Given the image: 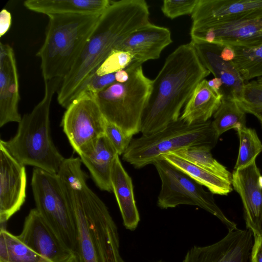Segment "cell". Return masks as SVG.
<instances>
[{
	"mask_svg": "<svg viewBox=\"0 0 262 262\" xmlns=\"http://www.w3.org/2000/svg\"><path fill=\"white\" fill-rule=\"evenodd\" d=\"M149 7L144 0L111 1L82 51L57 91V101L68 107L84 81L129 35L150 23Z\"/></svg>",
	"mask_w": 262,
	"mask_h": 262,
	"instance_id": "6da1fadb",
	"label": "cell"
},
{
	"mask_svg": "<svg viewBox=\"0 0 262 262\" xmlns=\"http://www.w3.org/2000/svg\"><path fill=\"white\" fill-rule=\"evenodd\" d=\"M210 74L191 41L180 46L169 55L152 80L141 121L142 135L157 133L178 120L182 108L198 84Z\"/></svg>",
	"mask_w": 262,
	"mask_h": 262,
	"instance_id": "7a4b0ae2",
	"label": "cell"
},
{
	"mask_svg": "<svg viewBox=\"0 0 262 262\" xmlns=\"http://www.w3.org/2000/svg\"><path fill=\"white\" fill-rule=\"evenodd\" d=\"M87 176L72 172L61 179L77 230L80 262H125L117 226L102 200L88 186Z\"/></svg>",
	"mask_w": 262,
	"mask_h": 262,
	"instance_id": "3957f363",
	"label": "cell"
},
{
	"mask_svg": "<svg viewBox=\"0 0 262 262\" xmlns=\"http://www.w3.org/2000/svg\"><path fill=\"white\" fill-rule=\"evenodd\" d=\"M62 78L45 81L42 100L18 123L15 135L7 141L0 140L7 151L19 163L57 173L65 158L55 147L51 137L50 110L53 96Z\"/></svg>",
	"mask_w": 262,
	"mask_h": 262,
	"instance_id": "277c9868",
	"label": "cell"
},
{
	"mask_svg": "<svg viewBox=\"0 0 262 262\" xmlns=\"http://www.w3.org/2000/svg\"><path fill=\"white\" fill-rule=\"evenodd\" d=\"M102 14L48 17L45 38L36 53L44 80L63 79L69 74Z\"/></svg>",
	"mask_w": 262,
	"mask_h": 262,
	"instance_id": "5b68a950",
	"label": "cell"
},
{
	"mask_svg": "<svg viewBox=\"0 0 262 262\" xmlns=\"http://www.w3.org/2000/svg\"><path fill=\"white\" fill-rule=\"evenodd\" d=\"M219 138L211 120L189 124L179 118L157 133L133 138L122 158L135 168H141L161 160L164 155L184 149H212Z\"/></svg>",
	"mask_w": 262,
	"mask_h": 262,
	"instance_id": "8992f818",
	"label": "cell"
},
{
	"mask_svg": "<svg viewBox=\"0 0 262 262\" xmlns=\"http://www.w3.org/2000/svg\"><path fill=\"white\" fill-rule=\"evenodd\" d=\"M123 83L115 82L94 96L105 119L133 136L140 132L143 112L152 90V80L147 78L142 65H129Z\"/></svg>",
	"mask_w": 262,
	"mask_h": 262,
	"instance_id": "52a82bcc",
	"label": "cell"
},
{
	"mask_svg": "<svg viewBox=\"0 0 262 262\" xmlns=\"http://www.w3.org/2000/svg\"><path fill=\"white\" fill-rule=\"evenodd\" d=\"M31 187L36 209L61 242L77 249V230L73 211L57 173L34 168Z\"/></svg>",
	"mask_w": 262,
	"mask_h": 262,
	"instance_id": "ba28073f",
	"label": "cell"
},
{
	"mask_svg": "<svg viewBox=\"0 0 262 262\" xmlns=\"http://www.w3.org/2000/svg\"><path fill=\"white\" fill-rule=\"evenodd\" d=\"M161 182L158 206L162 209L180 205L198 206L218 218L228 230L237 228L236 224L224 214L216 204L213 194L187 174L164 159L155 162Z\"/></svg>",
	"mask_w": 262,
	"mask_h": 262,
	"instance_id": "9c48e42d",
	"label": "cell"
},
{
	"mask_svg": "<svg viewBox=\"0 0 262 262\" xmlns=\"http://www.w3.org/2000/svg\"><path fill=\"white\" fill-rule=\"evenodd\" d=\"M106 119L94 96L79 94L66 108L61 126L78 155L104 134Z\"/></svg>",
	"mask_w": 262,
	"mask_h": 262,
	"instance_id": "30bf717a",
	"label": "cell"
},
{
	"mask_svg": "<svg viewBox=\"0 0 262 262\" xmlns=\"http://www.w3.org/2000/svg\"><path fill=\"white\" fill-rule=\"evenodd\" d=\"M191 41L229 47L262 44V14L210 26L191 28Z\"/></svg>",
	"mask_w": 262,
	"mask_h": 262,
	"instance_id": "8fae6325",
	"label": "cell"
},
{
	"mask_svg": "<svg viewBox=\"0 0 262 262\" xmlns=\"http://www.w3.org/2000/svg\"><path fill=\"white\" fill-rule=\"evenodd\" d=\"M25 166L0 144V224L6 229L9 219L19 211L26 198Z\"/></svg>",
	"mask_w": 262,
	"mask_h": 262,
	"instance_id": "7c38bea8",
	"label": "cell"
},
{
	"mask_svg": "<svg viewBox=\"0 0 262 262\" xmlns=\"http://www.w3.org/2000/svg\"><path fill=\"white\" fill-rule=\"evenodd\" d=\"M17 237L52 262H71L76 254L61 242L36 208L31 209L26 217L22 231Z\"/></svg>",
	"mask_w": 262,
	"mask_h": 262,
	"instance_id": "4fadbf2b",
	"label": "cell"
},
{
	"mask_svg": "<svg viewBox=\"0 0 262 262\" xmlns=\"http://www.w3.org/2000/svg\"><path fill=\"white\" fill-rule=\"evenodd\" d=\"M262 14V0H198L191 14V28L215 24Z\"/></svg>",
	"mask_w": 262,
	"mask_h": 262,
	"instance_id": "5bb4252c",
	"label": "cell"
},
{
	"mask_svg": "<svg viewBox=\"0 0 262 262\" xmlns=\"http://www.w3.org/2000/svg\"><path fill=\"white\" fill-rule=\"evenodd\" d=\"M260 176L255 161L247 167L233 170L231 183L243 203L246 228L253 235L262 237V187L258 183Z\"/></svg>",
	"mask_w": 262,
	"mask_h": 262,
	"instance_id": "9a60e30c",
	"label": "cell"
},
{
	"mask_svg": "<svg viewBox=\"0 0 262 262\" xmlns=\"http://www.w3.org/2000/svg\"><path fill=\"white\" fill-rule=\"evenodd\" d=\"M18 75L13 48L0 43V127L10 122L19 123L20 100Z\"/></svg>",
	"mask_w": 262,
	"mask_h": 262,
	"instance_id": "2e32d148",
	"label": "cell"
},
{
	"mask_svg": "<svg viewBox=\"0 0 262 262\" xmlns=\"http://www.w3.org/2000/svg\"><path fill=\"white\" fill-rule=\"evenodd\" d=\"M205 67L215 78H219L223 86L221 92L234 100L241 95L245 82L232 61L221 56L224 46L205 42L191 41Z\"/></svg>",
	"mask_w": 262,
	"mask_h": 262,
	"instance_id": "e0dca14e",
	"label": "cell"
},
{
	"mask_svg": "<svg viewBox=\"0 0 262 262\" xmlns=\"http://www.w3.org/2000/svg\"><path fill=\"white\" fill-rule=\"evenodd\" d=\"M172 41L168 28L150 23L134 32L114 50L130 52L134 55L130 64L142 65L147 60L159 58L163 49Z\"/></svg>",
	"mask_w": 262,
	"mask_h": 262,
	"instance_id": "ac0fdd59",
	"label": "cell"
},
{
	"mask_svg": "<svg viewBox=\"0 0 262 262\" xmlns=\"http://www.w3.org/2000/svg\"><path fill=\"white\" fill-rule=\"evenodd\" d=\"M117 155L104 134L79 155L81 162L88 169L95 184L101 190L112 191L111 172Z\"/></svg>",
	"mask_w": 262,
	"mask_h": 262,
	"instance_id": "d6986e66",
	"label": "cell"
},
{
	"mask_svg": "<svg viewBox=\"0 0 262 262\" xmlns=\"http://www.w3.org/2000/svg\"><path fill=\"white\" fill-rule=\"evenodd\" d=\"M111 185L124 226L130 231L135 230L140 222V215L135 200L132 178L124 168L119 155L116 157L113 165Z\"/></svg>",
	"mask_w": 262,
	"mask_h": 262,
	"instance_id": "ffe728a7",
	"label": "cell"
},
{
	"mask_svg": "<svg viewBox=\"0 0 262 262\" xmlns=\"http://www.w3.org/2000/svg\"><path fill=\"white\" fill-rule=\"evenodd\" d=\"M109 0H27L28 10L48 17L70 14H101L110 6Z\"/></svg>",
	"mask_w": 262,
	"mask_h": 262,
	"instance_id": "44dd1931",
	"label": "cell"
},
{
	"mask_svg": "<svg viewBox=\"0 0 262 262\" xmlns=\"http://www.w3.org/2000/svg\"><path fill=\"white\" fill-rule=\"evenodd\" d=\"M223 96L221 92L211 88L204 79L193 91L180 118L189 124L210 120L220 106Z\"/></svg>",
	"mask_w": 262,
	"mask_h": 262,
	"instance_id": "7402d4cb",
	"label": "cell"
},
{
	"mask_svg": "<svg viewBox=\"0 0 262 262\" xmlns=\"http://www.w3.org/2000/svg\"><path fill=\"white\" fill-rule=\"evenodd\" d=\"M162 159L187 174L213 194L227 195L232 190L231 182L173 154L164 155Z\"/></svg>",
	"mask_w": 262,
	"mask_h": 262,
	"instance_id": "603a6c76",
	"label": "cell"
},
{
	"mask_svg": "<svg viewBox=\"0 0 262 262\" xmlns=\"http://www.w3.org/2000/svg\"><path fill=\"white\" fill-rule=\"evenodd\" d=\"M39 255L6 229L0 230V262H42Z\"/></svg>",
	"mask_w": 262,
	"mask_h": 262,
	"instance_id": "cb8c5ba5",
	"label": "cell"
},
{
	"mask_svg": "<svg viewBox=\"0 0 262 262\" xmlns=\"http://www.w3.org/2000/svg\"><path fill=\"white\" fill-rule=\"evenodd\" d=\"M212 126L220 136L225 132L246 126V113L233 99L223 97L222 103L213 115Z\"/></svg>",
	"mask_w": 262,
	"mask_h": 262,
	"instance_id": "d4e9b609",
	"label": "cell"
},
{
	"mask_svg": "<svg viewBox=\"0 0 262 262\" xmlns=\"http://www.w3.org/2000/svg\"><path fill=\"white\" fill-rule=\"evenodd\" d=\"M232 61L245 82L262 77V44L250 47H231Z\"/></svg>",
	"mask_w": 262,
	"mask_h": 262,
	"instance_id": "484cf974",
	"label": "cell"
},
{
	"mask_svg": "<svg viewBox=\"0 0 262 262\" xmlns=\"http://www.w3.org/2000/svg\"><path fill=\"white\" fill-rule=\"evenodd\" d=\"M209 148L199 147L184 149L173 153L227 181L231 182L232 173L212 156Z\"/></svg>",
	"mask_w": 262,
	"mask_h": 262,
	"instance_id": "4316f807",
	"label": "cell"
},
{
	"mask_svg": "<svg viewBox=\"0 0 262 262\" xmlns=\"http://www.w3.org/2000/svg\"><path fill=\"white\" fill-rule=\"evenodd\" d=\"M236 132L239 147L234 170L244 168L253 163L262 151V143L254 129L245 126Z\"/></svg>",
	"mask_w": 262,
	"mask_h": 262,
	"instance_id": "83f0119b",
	"label": "cell"
},
{
	"mask_svg": "<svg viewBox=\"0 0 262 262\" xmlns=\"http://www.w3.org/2000/svg\"><path fill=\"white\" fill-rule=\"evenodd\" d=\"M246 113L254 115L262 127V85L256 80L246 82L241 96L235 100Z\"/></svg>",
	"mask_w": 262,
	"mask_h": 262,
	"instance_id": "f1b7e54d",
	"label": "cell"
},
{
	"mask_svg": "<svg viewBox=\"0 0 262 262\" xmlns=\"http://www.w3.org/2000/svg\"><path fill=\"white\" fill-rule=\"evenodd\" d=\"M134 55L129 52L113 50L107 58L90 75L96 74L98 76H102L115 73L119 71L125 69L132 63Z\"/></svg>",
	"mask_w": 262,
	"mask_h": 262,
	"instance_id": "f546056e",
	"label": "cell"
},
{
	"mask_svg": "<svg viewBox=\"0 0 262 262\" xmlns=\"http://www.w3.org/2000/svg\"><path fill=\"white\" fill-rule=\"evenodd\" d=\"M104 135L119 156L124 154L133 138V136L127 134L120 127L106 120Z\"/></svg>",
	"mask_w": 262,
	"mask_h": 262,
	"instance_id": "4dcf8cb0",
	"label": "cell"
},
{
	"mask_svg": "<svg viewBox=\"0 0 262 262\" xmlns=\"http://www.w3.org/2000/svg\"><path fill=\"white\" fill-rule=\"evenodd\" d=\"M198 0H165L161 7L163 13L170 19L191 14Z\"/></svg>",
	"mask_w": 262,
	"mask_h": 262,
	"instance_id": "1f68e13d",
	"label": "cell"
},
{
	"mask_svg": "<svg viewBox=\"0 0 262 262\" xmlns=\"http://www.w3.org/2000/svg\"><path fill=\"white\" fill-rule=\"evenodd\" d=\"M115 82V73L102 76L92 74L84 81L77 96L83 93H88L95 96Z\"/></svg>",
	"mask_w": 262,
	"mask_h": 262,
	"instance_id": "d6a6232c",
	"label": "cell"
},
{
	"mask_svg": "<svg viewBox=\"0 0 262 262\" xmlns=\"http://www.w3.org/2000/svg\"><path fill=\"white\" fill-rule=\"evenodd\" d=\"M217 255L213 245L194 246L186 253L182 262H216Z\"/></svg>",
	"mask_w": 262,
	"mask_h": 262,
	"instance_id": "836d02e7",
	"label": "cell"
},
{
	"mask_svg": "<svg viewBox=\"0 0 262 262\" xmlns=\"http://www.w3.org/2000/svg\"><path fill=\"white\" fill-rule=\"evenodd\" d=\"M250 258L251 262H262V237L254 235Z\"/></svg>",
	"mask_w": 262,
	"mask_h": 262,
	"instance_id": "e575fe53",
	"label": "cell"
},
{
	"mask_svg": "<svg viewBox=\"0 0 262 262\" xmlns=\"http://www.w3.org/2000/svg\"><path fill=\"white\" fill-rule=\"evenodd\" d=\"M12 22L11 13L3 9L0 13V36L2 37L9 30Z\"/></svg>",
	"mask_w": 262,
	"mask_h": 262,
	"instance_id": "d590c367",
	"label": "cell"
},
{
	"mask_svg": "<svg viewBox=\"0 0 262 262\" xmlns=\"http://www.w3.org/2000/svg\"><path fill=\"white\" fill-rule=\"evenodd\" d=\"M129 78L128 73L124 69L115 73L116 81L119 83H123L128 80Z\"/></svg>",
	"mask_w": 262,
	"mask_h": 262,
	"instance_id": "8d00e7d4",
	"label": "cell"
},
{
	"mask_svg": "<svg viewBox=\"0 0 262 262\" xmlns=\"http://www.w3.org/2000/svg\"><path fill=\"white\" fill-rule=\"evenodd\" d=\"M208 85L216 92H221L223 86V83L221 79L217 78H214L211 80L208 81Z\"/></svg>",
	"mask_w": 262,
	"mask_h": 262,
	"instance_id": "74e56055",
	"label": "cell"
},
{
	"mask_svg": "<svg viewBox=\"0 0 262 262\" xmlns=\"http://www.w3.org/2000/svg\"><path fill=\"white\" fill-rule=\"evenodd\" d=\"M42 262H52V261L47 258ZM71 262H80L78 257L76 254Z\"/></svg>",
	"mask_w": 262,
	"mask_h": 262,
	"instance_id": "f35d334b",
	"label": "cell"
},
{
	"mask_svg": "<svg viewBox=\"0 0 262 262\" xmlns=\"http://www.w3.org/2000/svg\"><path fill=\"white\" fill-rule=\"evenodd\" d=\"M258 183L259 185L262 187V176L261 175L258 179Z\"/></svg>",
	"mask_w": 262,
	"mask_h": 262,
	"instance_id": "ab89813d",
	"label": "cell"
},
{
	"mask_svg": "<svg viewBox=\"0 0 262 262\" xmlns=\"http://www.w3.org/2000/svg\"><path fill=\"white\" fill-rule=\"evenodd\" d=\"M258 83L262 85V77L258 78L256 80Z\"/></svg>",
	"mask_w": 262,
	"mask_h": 262,
	"instance_id": "60d3db41",
	"label": "cell"
},
{
	"mask_svg": "<svg viewBox=\"0 0 262 262\" xmlns=\"http://www.w3.org/2000/svg\"><path fill=\"white\" fill-rule=\"evenodd\" d=\"M157 262H164V261H157Z\"/></svg>",
	"mask_w": 262,
	"mask_h": 262,
	"instance_id": "b9f144b4",
	"label": "cell"
}]
</instances>
